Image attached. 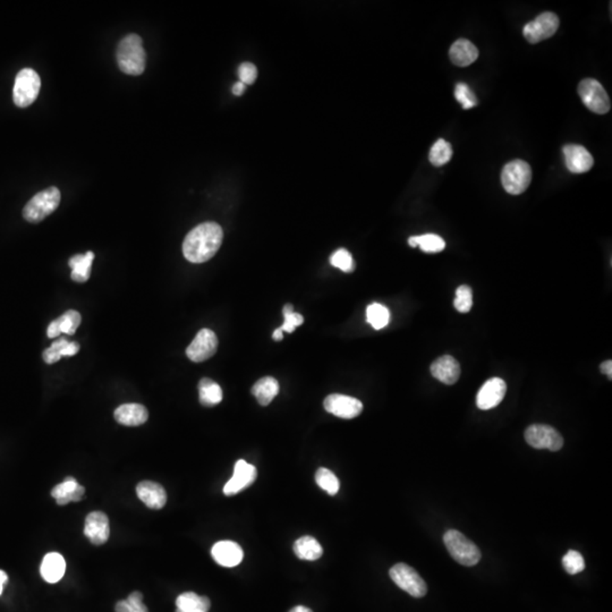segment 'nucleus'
I'll list each match as a JSON object with an SVG mask.
<instances>
[{"label": "nucleus", "mask_w": 612, "mask_h": 612, "mask_svg": "<svg viewBox=\"0 0 612 612\" xmlns=\"http://www.w3.org/2000/svg\"><path fill=\"white\" fill-rule=\"evenodd\" d=\"M223 228L216 223H204L187 234L183 253L192 264H204L216 256L223 244Z\"/></svg>", "instance_id": "f257e3e1"}, {"label": "nucleus", "mask_w": 612, "mask_h": 612, "mask_svg": "<svg viewBox=\"0 0 612 612\" xmlns=\"http://www.w3.org/2000/svg\"><path fill=\"white\" fill-rule=\"evenodd\" d=\"M117 63L125 74L138 76L146 69V55L142 39L138 34H129L119 42Z\"/></svg>", "instance_id": "f03ea898"}, {"label": "nucleus", "mask_w": 612, "mask_h": 612, "mask_svg": "<svg viewBox=\"0 0 612 612\" xmlns=\"http://www.w3.org/2000/svg\"><path fill=\"white\" fill-rule=\"evenodd\" d=\"M61 204V191L51 186L39 192L29 201L23 209V217L29 223H40L53 214Z\"/></svg>", "instance_id": "7ed1b4c3"}, {"label": "nucleus", "mask_w": 612, "mask_h": 612, "mask_svg": "<svg viewBox=\"0 0 612 612\" xmlns=\"http://www.w3.org/2000/svg\"><path fill=\"white\" fill-rule=\"evenodd\" d=\"M443 542L451 557L461 565L471 567L480 561V549L459 531L449 530L446 532Z\"/></svg>", "instance_id": "20e7f679"}, {"label": "nucleus", "mask_w": 612, "mask_h": 612, "mask_svg": "<svg viewBox=\"0 0 612 612\" xmlns=\"http://www.w3.org/2000/svg\"><path fill=\"white\" fill-rule=\"evenodd\" d=\"M532 181V169L524 160L508 162L501 173V183L506 192L511 195L524 193Z\"/></svg>", "instance_id": "39448f33"}, {"label": "nucleus", "mask_w": 612, "mask_h": 612, "mask_svg": "<svg viewBox=\"0 0 612 612\" xmlns=\"http://www.w3.org/2000/svg\"><path fill=\"white\" fill-rule=\"evenodd\" d=\"M40 89L41 80L38 73L32 69H23L15 79L13 89L15 105L19 108H26L32 105L38 98Z\"/></svg>", "instance_id": "423d86ee"}, {"label": "nucleus", "mask_w": 612, "mask_h": 612, "mask_svg": "<svg viewBox=\"0 0 612 612\" xmlns=\"http://www.w3.org/2000/svg\"><path fill=\"white\" fill-rule=\"evenodd\" d=\"M390 578L393 579L399 588L405 591L414 598H423L428 593V586L418 571L406 563H399L389 571Z\"/></svg>", "instance_id": "0eeeda50"}, {"label": "nucleus", "mask_w": 612, "mask_h": 612, "mask_svg": "<svg viewBox=\"0 0 612 612\" xmlns=\"http://www.w3.org/2000/svg\"><path fill=\"white\" fill-rule=\"evenodd\" d=\"M578 94L584 105L594 114L604 115L611 108L607 91L594 79H585L579 83Z\"/></svg>", "instance_id": "6e6552de"}, {"label": "nucleus", "mask_w": 612, "mask_h": 612, "mask_svg": "<svg viewBox=\"0 0 612 612\" xmlns=\"http://www.w3.org/2000/svg\"><path fill=\"white\" fill-rule=\"evenodd\" d=\"M525 440L531 447L536 449H548L558 451L563 448V438L561 434L546 424H533L525 431Z\"/></svg>", "instance_id": "1a4fd4ad"}, {"label": "nucleus", "mask_w": 612, "mask_h": 612, "mask_svg": "<svg viewBox=\"0 0 612 612\" xmlns=\"http://www.w3.org/2000/svg\"><path fill=\"white\" fill-rule=\"evenodd\" d=\"M559 24V19L555 13L546 11L533 19L532 22L527 23L523 29V34L530 44H538L555 36Z\"/></svg>", "instance_id": "9d476101"}, {"label": "nucleus", "mask_w": 612, "mask_h": 612, "mask_svg": "<svg viewBox=\"0 0 612 612\" xmlns=\"http://www.w3.org/2000/svg\"><path fill=\"white\" fill-rule=\"evenodd\" d=\"M218 348V338L210 329H202L195 336L190 346L187 347L186 355L195 363L204 362L216 354Z\"/></svg>", "instance_id": "9b49d317"}, {"label": "nucleus", "mask_w": 612, "mask_h": 612, "mask_svg": "<svg viewBox=\"0 0 612 612\" xmlns=\"http://www.w3.org/2000/svg\"><path fill=\"white\" fill-rule=\"evenodd\" d=\"M323 406L330 414L346 420L356 418L363 411L362 401L341 393L328 396L327 398L324 399Z\"/></svg>", "instance_id": "f8f14e48"}, {"label": "nucleus", "mask_w": 612, "mask_h": 612, "mask_svg": "<svg viewBox=\"0 0 612 612\" xmlns=\"http://www.w3.org/2000/svg\"><path fill=\"white\" fill-rule=\"evenodd\" d=\"M258 471L254 465L239 459L235 464L233 478L224 486V493L228 497L235 496L256 482Z\"/></svg>", "instance_id": "ddd939ff"}, {"label": "nucleus", "mask_w": 612, "mask_h": 612, "mask_svg": "<svg viewBox=\"0 0 612 612\" xmlns=\"http://www.w3.org/2000/svg\"><path fill=\"white\" fill-rule=\"evenodd\" d=\"M506 391H507L506 382L500 378H492L481 387L476 396V405L482 411L494 408L503 401Z\"/></svg>", "instance_id": "4468645a"}, {"label": "nucleus", "mask_w": 612, "mask_h": 612, "mask_svg": "<svg viewBox=\"0 0 612 612\" xmlns=\"http://www.w3.org/2000/svg\"><path fill=\"white\" fill-rule=\"evenodd\" d=\"M84 536L94 546H101L108 541L110 536L109 518L102 511L89 513L84 525Z\"/></svg>", "instance_id": "2eb2a0df"}, {"label": "nucleus", "mask_w": 612, "mask_h": 612, "mask_svg": "<svg viewBox=\"0 0 612 612\" xmlns=\"http://www.w3.org/2000/svg\"><path fill=\"white\" fill-rule=\"evenodd\" d=\"M563 152L565 156L566 166L571 173H586L593 167V157L584 146L568 144L563 146Z\"/></svg>", "instance_id": "dca6fc26"}, {"label": "nucleus", "mask_w": 612, "mask_h": 612, "mask_svg": "<svg viewBox=\"0 0 612 612\" xmlns=\"http://www.w3.org/2000/svg\"><path fill=\"white\" fill-rule=\"evenodd\" d=\"M211 556L216 563L231 568L242 563L244 552L236 542L220 541L212 546Z\"/></svg>", "instance_id": "f3484780"}, {"label": "nucleus", "mask_w": 612, "mask_h": 612, "mask_svg": "<svg viewBox=\"0 0 612 612\" xmlns=\"http://www.w3.org/2000/svg\"><path fill=\"white\" fill-rule=\"evenodd\" d=\"M136 493L139 499L151 509H161L167 503V493L164 486L154 481H142L136 486Z\"/></svg>", "instance_id": "a211bd4d"}, {"label": "nucleus", "mask_w": 612, "mask_h": 612, "mask_svg": "<svg viewBox=\"0 0 612 612\" xmlns=\"http://www.w3.org/2000/svg\"><path fill=\"white\" fill-rule=\"evenodd\" d=\"M431 373L442 383L448 386L453 385L458 381L461 376V366L453 356L445 355L432 363Z\"/></svg>", "instance_id": "6ab92c4d"}, {"label": "nucleus", "mask_w": 612, "mask_h": 612, "mask_svg": "<svg viewBox=\"0 0 612 612\" xmlns=\"http://www.w3.org/2000/svg\"><path fill=\"white\" fill-rule=\"evenodd\" d=\"M86 489L79 484L74 478H66L54 488L51 496L55 498L56 503L59 506H65L69 503L81 501L84 497Z\"/></svg>", "instance_id": "aec40b11"}, {"label": "nucleus", "mask_w": 612, "mask_h": 612, "mask_svg": "<svg viewBox=\"0 0 612 612\" xmlns=\"http://www.w3.org/2000/svg\"><path fill=\"white\" fill-rule=\"evenodd\" d=\"M114 416L121 426H139L148 421L149 413L141 403H124L116 409Z\"/></svg>", "instance_id": "412c9836"}, {"label": "nucleus", "mask_w": 612, "mask_h": 612, "mask_svg": "<svg viewBox=\"0 0 612 612\" xmlns=\"http://www.w3.org/2000/svg\"><path fill=\"white\" fill-rule=\"evenodd\" d=\"M81 321L82 318L77 311H67L48 326L47 336L49 338H57L63 333L66 335H74L77 328L80 327Z\"/></svg>", "instance_id": "4be33fe9"}, {"label": "nucleus", "mask_w": 612, "mask_h": 612, "mask_svg": "<svg viewBox=\"0 0 612 612\" xmlns=\"http://www.w3.org/2000/svg\"><path fill=\"white\" fill-rule=\"evenodd\" d=\"M449 57L451 63L455 64L456 66L467 67L478 59V50L466 39H459L451 46Z\"/></svg>", "instance_id": "5701e85b"}, {"label": "nucleus", "mask_w": 612, "mask_h": 612, "mask_svg": "<svg viewBox=\"0 0 612 612\" xmlns=\"http://www.w3.org/2000/svg\"><path fill=\"white\" fill-rule=\"evenodd\" d=\"M66 571V561L63 556L57 552H50L42 560L40 573L44 581L48 583H57L63 578Z\"/></svg>", "instance_id": "b1692460"}, {"label": "nucleus", "mask_w": 612, "mask_h": 612, "mask_svg": "<svg viewBox=\"0 0 612 612\" xmlns=\"http://www.w3.org/2000/svg\"><path fill=\"white\" fill-rule=\"evenodd\" d=\"M80 351V345L75 341H69L66 338H61L54 341L49 348L44 351V361L47 364H54L64 356H74Z\"/></svg>", "instance_id": "393cba45"}, {"label": "nucleus", "mask_w": 612, "mask_h": 612, "mask_svg": "<svg viewBox=\"0 0 612 612\" xmlns=\"http://www.w3.org/2000/svg\"><path fill=\"white\" fill-rule=\"evenodd\" d=\"M94 253L86 252V254H77L69 259V264L71 268V279L76 283H86L91 276V268L94 264Z\"/></svg>", "instance_id": "a878e982"}, {"label": "nucleus", "mask_w": 612, "mask_h": 612, "mask_svg": "<svg viewBox=\"0 0 612 612\" xmlns=\"http://www.w3.org/2000/svg\"><path fill=\"white\" fill-rule=\"evenodd\" d=\"M252 393L261 406H266L279 393V383L272 376H264L253 386Z\"/></svg>", "instance_id": "bb28decb"}, {"label": "nucleus", "mask_w": 612, "mask_h": 612, "mask_svg": "<svg viewBox=\"0 0 612 612\" xmlns=\"http://www.w3.org/2000/svg\"><path fill=\"white\" fill-rule=\"evenodd\" d=\"M294 552L296 557L306 561H316L323 555V549L318 540L312 536H302L294 543Z\"/></svg>", "instance_id": "cd10ccee"}, {"label": "nucleus", "mask_w": 612, "mask_h": 612, "mask_svg": "<svg viewBox=\"0 0 612 612\" xmlns=\"http://www.w3.org/2000/svg\"><path fill=\"white\" fill-rule=\"evenodd\" d=\"M176 607L181 612H208L211 602L206 596H200L194 592H185L176 600Z\"/></svg>", "instance_id": "c85d7f7f"}, {"label": "nucleus", "mask_w": 612, "mask_h": 612, "mask_svg": "<svg viewBox=\"0 0 612 612\" xmlns=\"http://www.w3.org/2000/svg\"><path fill=\"white\" fill-rule=\"evenodd\" d=\"M199 395L200 403L204 406H214L223 401V390L217 382L212 381L209 378H204L199 383Z\"/></svg>", "instance_id": "c756f323"}, {"label": "nucleus", "mask_w": 612, "mask_h": 612, "mask_svg": "<svg viewBox=\"0 0 612 612\" xmlns=\"http://www.w3.org/2000/svg\"><path fill=\"white\" fill-rule=\"evenodd\" d=\"M408 244L412 247L420 246L426 253H439L445 250L446 242L436 234H426L422 236H412L408 239Z\"/></svg>", "instance_id": "7c9ffc66"}, {"label": "nucleus", "mask_w": 612, "mask_h": 612, "mask_svg": "<svg viewBox=\"0 0 612 612\" xmlns=\"http://www.w3.org/2000/svg\"><path fill=\"white\" fill-rule=\"evenodd\" d=\"M366 318L368 323L376 330L383 329L387 327L390 321V311L385 305L379 303H372L366 308Z\"/></svg>", "instance_id": "2f4dec72"}, {"label": "nucleus", "mask_w": 612, "mask_h": 612, "mask_svg": "<svg viewBox=\"0 0 612 612\" xmlns=\"http://www.w3.org/2000/svg\"><path fill=\"white\" fill-rule=\"evenodd\" d=\"M451 157H453V148H451V143H448L447 141L442 140V139L434 143L431 150H430V154H428V159L434 167H441V166L446 165L447 162L451 161Z\"/></svg>", "instance_id": "473e14b6"}, {"label": "nucleus", "mask_w": 612, "mask_h": 612, "mask_svg": "<svg viewBox=\"0 0 612 612\" xmlns=\"http://www.w3.org/2000/svg\"><path fill=\"white\" fill-rule=\"evenodd\" d=\"M316 482L322 490L327 492L330 496H335L339 491L341 483L337 476L328 468H318L316 473Z\"/></svg>", "instance_id": "72a5a7b5"}, {"label": "nucleus", "mask_w": 612, "mask_h": 612, "mask_svg": "<svg viewBox=\"0 0 612 612\" xmlns=\"http://www.w3.org/2000/svg\"><path fill=\"white\" fill-rule=\"evenodd\" d=\"M116 612H149L146 604L143 603V594L141 592H133L126 600L117 602Z\"/></svg>", "instance_id": "f704fd0d"}, {"label": "nucleus", "mask_w": 612, "mask_h": 612, "mask_svg": "<svg viewBox=\"0 0 612 612\" xmlns=\"http://www.w3.org/2000/svg\"><path fill=\"white\" fill-rule=\"evenodd\" d=\"M456 310L461 313H467L470 312L473 306V291L468 286H459L456 291L455 302Z\"/></svg>", "instance_id": "c9c22d12"}, {"label": "nucleus", "mask_w": 612, "mask_h": 612, "mask_svg": "<svg viewBox=\"0 0 612 612\" xmlns=\"http://www.w3.org/2000/svg\"><path fill=\"white\" fill-rule=\"evenodd\" d=\"M330 264L338 269H341V271L347 272V274L355 270V262L353 260V256L345 249H339V250L336 251L330 258Z\"/></svg>", "instance_id": "e433bc0d"}, {"label": "nucleus", "mask_w": 612, "mask_h": 612, "mask_svg": "<svg viewBox=\"0 0 612 612\" xmlns=\"http://www.w3.org/2000/svg\"><path fill=\"white\" fill-rule=\"evenodd\" d=\"M455 98L464 109H471L478 105V99L474 92L465 83H458L456 86Z\"/></svg>", "instance_id": "4c0bfd02"}, {"label": "nucleus", "mask_w": 612, "mask_h": 612, "mask_svg": "<svg viewBox=\"0 0 612 612\" xmlns=\"http://www.w3.org/2000/svg\"><path fill=\"white\" fill-rule=\"evenodd\" d=\"M563 565L566 571L571 575H576L584 571L585 561L583 556L575 550H569L563 558Z\"/></svg>", "instance_id": "58836bf2"}, {"label": "nucleus", "mask_w": 612, "mask_h": 612, "mask_svg": "<svg viewBox=\"0 0 612 612\" xmlns=\"http://www.w3.org/2000/svg\"><path fill=\"white\" fill-rule=\"evenodd\" d=\"M239 82L244 83L245 86H250L256 82L258 77V69L252 63H244L239 69Z\"/></svg>", "instance_id": "ea45409f"}, {"label": "nucleus", "mask_w": 612, "mask_h": 612, "mask_svg": "<svg viewBox=\"0 0 612 612\" xmlns=\"http://www.w3.org/2000/svg\"><path fill=\"white\" fill-rule=\"evenodd\" d=\"M284 318L285 320H284L283 326L280 327V329L286 331V333H293L297 327L302 326L303 322H304V318L301 314L295 313V312L284 314Z\"/></svg>", "instance_id": "a19ab883"}, {"label": "nucleus", "mask_w": 612, "mask_h": 612, "mask_svg": "<svg viewBox=\"0 0 612 612\" xmlns=\"http://www.w3.org/2000/svg\"><path fill=\"white\" fill-rule=\"evenodd\" d=\"M601 372L606 376H609V379H611L612 376V362L611 361H606V362L602 363L601 366Z\"/></svg>", "instance_id": "79ce46f5"}, {"label": "nucleus", "mask_w": 612, "mask_h": 612, "mask_svg": "<svg viewBox=\"0 0 612 612\" xmlns=\"http://www.w3.org/2000/svg\"><path fill=\"white\" fill-rule=\"evenodd\" d=\"M245 89H246V86H245L244 83H235V86H233V94H235V96H241V94H243V92H244Z\"/></svg>", "instance_id": "37998d69"}, {"label": "nucleus", "mask_w": 612, "mask_h": 612, "mask_svg": "<svg viewBox=\"0 0 612 612\" xmlns=\"http://www.w3.org/2000/svg\"><path fill=\"white\" fill-rule=\"evenodd\" d=\"M7 582H9V576L5 571H0V596L3 593L4 586L7 584Z\"/></svg>", "instance_id": "c03bdc74"}, {"label": "nucleus", "mask_w": 612, "mask_h": 612, "mask_svg": "<svg viewBox=\"0 0 612 612\" xmlns=\"http://www.w3.org/2000/svg\"><path fill=\"white\" fill-rule=\"evenodd\" d=\"M283 333V330L280 329V328H278V329L275 330V333H274V335H272V338H274L275 341H281L284 337Z\"/></svg>", "instance_id": "a18cd8bd"}, {"label": "nucleus", "mask_w": 612, "mask_h": 612, "mask_svg": "<svg viewBox=\"0 0 612 612\" xmlns=\"http://www.w3.org/2000/svg\"><path fill=\"white\" fill-rule=\"evenodd\" d=\"M289 612H313L310 608L303 607V606H297V607L293 608Z\"/></svg>", "instance_id": "49530a36"}, {"label": "nucleus", "mask_w": 612, "mask_h": 612, "mask_svg": "<svg viewBox=\"0 0 612 612\" xmlns=\"http://www.w3.org/2000/svg\"><path fill=\"white\" fill-rule=\"evenodd\" d=\"M176 612H181L179 610L176 609Z\"/></svg>", "instance_id": "de8ad7c7"}]
</instances>
